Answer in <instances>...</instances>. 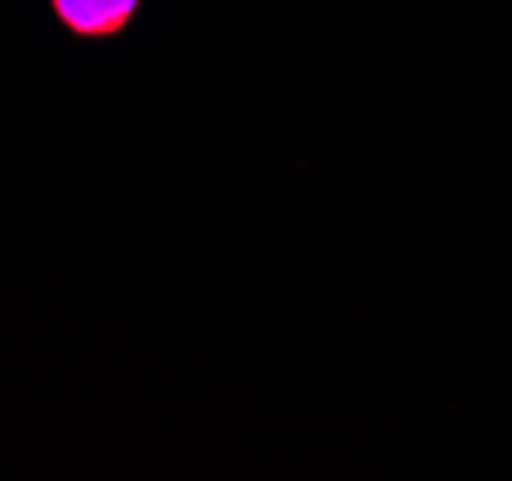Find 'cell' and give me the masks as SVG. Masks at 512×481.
I'll list each match as a JSON object with an SVG mask.
<instances>
[{"label": "cell", "mask_w": 512, "mask_h": 481, "mask_svg": "<svg viewBox=\"0 0 512 481\" xmlns=\"http://www.w3.org/2000/svg\"><path fill=\"white\" fill-rule=\"evenodd\" d=\"M143 0H51L54 16L81 39H108L135 20Z\"/></svg>", "instance_id": "6da1fadb"}]
</instances>
